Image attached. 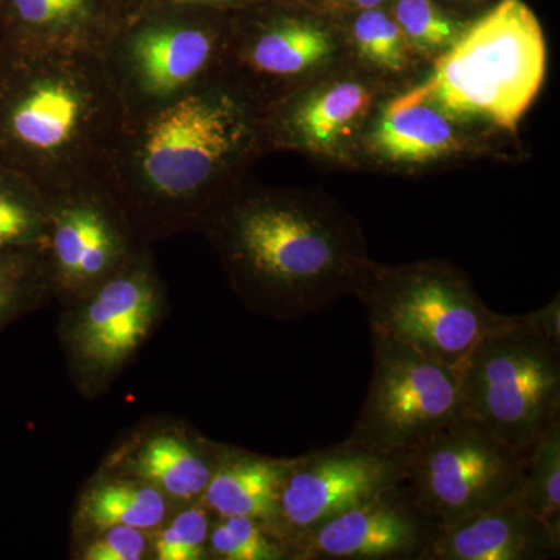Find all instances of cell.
<instances>
[{
  "mask_svg": "<svg viewBox=\"0 0 560 560\" xmlns=\"http://www.w3.org/2000/svg\"><path fill=\"white\" fill-rule=\"evenodd\" d=\"M250 313L298 320L355 293L372 257L359 220L330 195L243 180L200 230Z\"/></svg>",
  "mask_w": 560,
  "mask_h": 560,
  "instance_id": "cell-1",
  "label": "cell"
},
{
  "mask_svg": "<svg viewBox=\"0 0 560 560\" xmlns=\"http://www.w3.org/2000/svg\"><path fill=\"white\" fill-rule=\"evenodd\" d=\"M267 153L259 110L217 80L128 116L110 160L108 191L140 241L153 245L198 232Z\"/></svg>",
  "mask_w": 560,
  "mask_h": 560,
  "instance_id": "cell-2",
  "label": "cell"
},
{
  "mask_svg": "<svg viewBox=\"0 0 560 560\" xmlns=\"http://www.w3.org/2000/svg\"><path fill=\"white\" fill-rule=\"evenodd\" d=\"M128 114L102 51L0 54V165L49 205L108 190Z\"/></svg>",
  "mask_w": 560,
  "mask_h": 560,
  "instance_id": "cell-3",
  "label": "cell"
},
{
  "mask_svg": "<svg viewBox=\"0 0 560 560\" xmlns=\"http://www.w3.org/2000/svg\"><path fill=\"white\" fill-rule=\"evenodd\" d=\"M547 40L525 0H499L415 86L445 109L517 139L544 86Z\"/></svg>",
  "mask_w": 560,
  "mask_h": 560,
  "instance_id": "cell-4",
  "label": "cell"
},
{
  "mask_svg": "<svg viewBox=\"0 0 560 560\" xmlns=\"http://www.w3.org/2000/svg\"><path fill=\"white\" fill-rule=\"evenodd\" d=\"M464 418L515 451L560 419L559 294L539 311L508 315L459 368Z\"/></svg>",
  "mask_w": 560,
  "mask_h": 560,
  "instance_id": "cell-5",
  "label": "cell"
},
{
  "mask_svg": "<svg viewBox=\"0 0 560 560\" xmlns=\"http://www.w3.org/2000/svg\"><path fill=\"white\" fill-rule=\"evenodd\" d=\"M353 296L383 335L459 370L471 349L508 315L481 300L470 276L444 259L368 265Z\"/></svg>",
  "mask_w": 560,
  "mask_h": 560,
  "instance_id": "cell-6",
  "label": "cell"
},
{
  "mask_svg": "<svg viewBox=\"0 0 560 560\" xmlns=\"http://www.w3.org/2000/svg\"><path fill=\"white\" fill-rule=\"evenodd\" d=\"M116 21L103 58L128 116L150 113L219 80L231 20L219 10L162 5Z\"/></svg>",
  "mask_w": 560,
  "mask_h": 560,
  "instance_id": "cell-7",
  "label": "cell"
},
{
  "mask_svg": "<svg viewBox=\"0 0 560 560\" xmlns=\"http://www.w3.org/2000/svg\"><path fill=\"white\" fill-rule=\"evenodd\" d=\"M167 312V287L151 246L97 289L62 305L58 340L80 396H103L160 329Z\"/></svg>",
  "mask_w": 560,
  "mask_h": 560,
  "instance_id": "cell-8",
  "label": "cell"
},
{
  "mask_svg": "<svg viewBox=\"0 0 560 560\" xmlns=\"http://www.w3.org/2000/svg\"><path fill=\"white\" fill-rule=\"evenodd\" d=\"M349 62L345 24L316 10L280 9L231 20L219 81L259 110Z\"/></svg>",
  "mask_w": 560,
  "mask_h": 560,
  "instance_id": "cell-9",
  "label": "cell"
},
{
  "mask_svg": "<svg viewBox=\"0 0 560 560\" xmlns=\"http://www.w3.org/2000/svg\"><path fill=\"white\" fill-rule=\"evenodd\" d=\"M366 399L346 440L388 455H410L464 419L459 370L372 334Z\"/></svg>",
  "mask_w": 560,
  "mask_h": 560,
  "instance_id": "cell-10",
  "label": "cell"
},
{
  "mask_svg": "<svg viewBox=\"0 0 560 560\" xmlns=\"http://www.w3.org/2000/svg\"><path fill=\"white\" fill-rule=\"evenodd\" d=\"M526 451H515L464 418L407 455L401 481L444 528L514 500L522 489Z\"/></svg>",
  "mask_w": 560,
  "mask_h": 560,
  "instance_id": "cell-11",
  "label": "cell"
},
{
  "mask_svg": "<svg viewBox=\"0 0 560 560\" xmlns=\"http://www.w3.org/2000/svg\"><path fill=\"white\" fill-rule=\"evenodd\" d=\"M390 90L346 62L275 103L260 116L265 145L357 171L361 139Z\"/></svg>",
  "mask_w": 560,
  "mask_h": 560,
  "instance_id": "cell-12",
  "label": "cell"
},
{
  "mask_svg": "<svg viewBox=\"0 0 560 560\" xmlns=\"http://www.w3.org/2000/svg\"><path fill=\"white\" fill-rule=\"evenodd\" d=\"M510 136L463 119L415 86L393 92L364 131L357 171L420 175L506 153Z\"/></svg>",
  "mask_w": 560,
  "mask_h": 560,
  "instance_id": "cell-13",
  "label": "cell"
},
{
  "mask_svg": "<svg viewBox=\"0 0 560 560\" xmlns=\"http://www.w3.org/2000/svg\"><path fill=\"white\" fill-rule=\"evenodd\" d=\"M407 456L361 447L349 440L291 458L268 530L289 548L320 523L399 482Z\"/></svg>",
  "mask_w": 560,
  "mask_h": 560,
  "instance_id": "cell-14",
  "label": "cell"
},
{
  "mask_svg": "<svg viewBox=\"0 0 560 560\" xmlns=\"http://www.w3.org/2000/svg\"><path fill=\"white\" fill-rule=\"evenodd\" d=\"M108 190L81 191L50 205L51 293L60 305L80 300L147 248Z\"/></svg>",
  "mask_w": 560,
  "mask_h": 560,
  "instance_id": "cell-15",
  "label": "cell"
},
{
  "mask_svg": "<svg viewBox=\"0 0 560 560\" xmlns=\"http://www.w3.org/2000/svg\"><path fill=\"white\" fill-rule=\"evenodd\" d=\"M440 529L400 480L316 526L294 560H425Z\"/></svg>",
  "mask_w": 560,
  "mask_h": 560,
  "instance_id": "cell-16",
  "label": "cell"
},
{
  "mask_svg": "<svg viewBox=\"0 0 560 560\" xmlns=\"http://www.w3.org/2000/svg\"><path fill=\"white\" fill-rule=\"evenodd\" d=\"M559 552L560 533L515 497L441 528L425 560H544Z\"/></svg>",
  "mask_w": 560,
  "mask_h": 560,
  "instance_id": "cell-17",
  "label": "cell"
},
{
  "mask_svg": "<svg viewBox=\"0 0 560 560\" xmlns=\"http://www.w3.org/2000/svg\"><path fill=\"white\" fill-rule=\"evenodd\" d=\"M223 448L215 442L194 440L186 431H156L117 455L102 475L145 482L175 503H198Z\"/></svg>",
  "mask_w": 560,
  "mask_h": 560,
  "instance_id": "cell-18",
  "label": "cell"
},
{
  "mask_svg": "<svg viewBox=\"0 0 560 560\" xmlns=\"http://www.w3.org/2000/svg\"><path fill=\"white\" fill-rule=\"evenodd\" d=\"M114 24L98 9L97 0H0V54L103 51Z\"/></svg>",
  "mask_w": 560,
  "mask_h": 560,
  "instance_id": "cell-19",
  "label": "cell"
},
{
  "mask_svg": "<svg viewBox=\"0 0 560 560\" xmlns=\"http://www.w3.org/2000/svg\"><path fill=\"white\" fill-rule=\"evenodd\" d=\"M290 463L291 458H271L224 445L201 503L213 517L242 515L268 528Z\"/></svg>",
  "mask_w": 560,
  "mask_h": 560,
  "instance_id": "cell-20",
  "label": "cell"
},
{
  "mask_svg": "<svg viewBox=\"0 0 560 560\" xmlns=\"http://www.w3.org/2000/svg\"><path fill=\"white\" fill-rule=\"evenodd\" d=\"M345 24L349 62L390 90H405L429 72L388 11H352Z\"/></svg>",
  "mask_w": 560,
  "mask_h": 560,
  "instance_id": "cell-21",
  "label": "cell"
},
{
  "mask_svg": "<svg viewBox=\"0 0 560 560\" xmlns=\"http://www.w3.org/2000/svg\"><path fill=\"white\" fill-rule=\"evenodd\" d=\"M173 503L165 493L145 482L102 475L81 495L75 533L83 537L109 526L156 533L171 517Z\"/></svg>",
  "mask_w": 560,
  "mask_h": 560,
  "instance_id": "cell-22",
  "label": "cell"
},
{
  "mask_svg": "<svg viewBox=\"0 0 560 560\" xmlns=\"http://www.w3.org/2000/svg\"><path fill=\"white\" fill-rule=\"evenodd\" d=\"M50 301L47 246L0 250V331Z\"/></svg>",
  "mask_w": 560,
  "mask_h": 560,
  "instance_id": "cell-23",
  "label": "cell"
},
{
  "mask_svg": "<svg viewBox=\"0 0 560 560\" xmlns=\"http://www.w3.org/2000/svg\"><path fill=\"white\" fill-rule=\"evenodd\" d=\"M50 205L28 180L0 165V250L46 245Z\"/></svg>",
  "mask_w": 560,
  "mask_h": 560,
  "instance_id": "cell-24",
  "label": "cell"
},
{
  "mask_svg": "<svg viewBox=\"0 0 560 560\" xmlns=\"http://www.w3.org/2000/svg\"><path fill=\"white\" fill-rule=\"evenodd\" d=\"M517 500L560 533V419L552 420L526 451Z\"/></svg>",
  "mask_w": 560,
  "mask_h": 560,
  "instance_id": "cell-25",
  "label": "cell"
},
{
  "mask_svg": "<svg viewBox=\"0 0 560 560\" xmlns=\"http://www.w3.org/2000/svg\"><path fill=\"white\" fill-rule=\"evenodd\" d=\"M390 16L412 50L430 66L451 49L470 24L442 10L434 0H394Z\"/></svg>",
  "mask_w": 560,
  "mask_h": 560,
  "instance_id": "cell-26",
  "label": "cell"
},
{
  "mask_svg": "<svg viewBox=\"0 0 560 560\" xmlns=\"http://www.w3.org/2000/svg\"><path fill=\"white\" fill-rule=\"evenodd\" d=\"M208 559L291 560L289 548L250 517L219 518L212 523L208 539Z\"/></svg>",
  "mask_w": 560,
  "mask_h": 560,
  "instance_id": "cell-27",
  "label": "cell"
},
{
  "mask_svg": "<svg viewBox=\"0 0 560 560\" xmlns=\"http://www.w3.org/2000/svg\"><path fill=\"white\" fill-rule=\"evenodd\" d=\"M213 514L201 503L180 510L154 534L151 555L156 560L208 559V539Z\"/></svg>",
  "mask_w": 560,
  "mask_h": 560,
  "instance_id": "cell-28",
  "label": "cell"
},
{
  "mask_svg": "<svg viewBox=\"0 0 560 560\" xmlns=\"http://www.w3.org/2000/svg\"><path fill=\"white\" fill-rule=\"evenodd\" d=\"M80 541L77 558L83 560H140L151 548L150 533L131 526H109L80 537Z\"/></svg>",
  "mask_w": 560,
  "mask_h": 560,
  "instance_id": "cell-29",
  "label": "cell"
},
{
  "mask_svg": "<svg viewBox=\"0 0 560 560\" xmlns=\"http://www.w3.org/2000/svg\"><path fill=\"white\" fill-rule=\"evenodd\" d=\"M243 0H160L162 5L194 7V9L232 10L241 5Z\"/></svg>",
  "mask_w": 560,
  "mask_h": 560,
  "instance_id": "cell-30",
  "label": "cell"
},
{
  "mask_svg": "<svg viewBox=\"0 0 560 560\" xmlns=\"http://www.w3.org/2000/svg\"><path fill=\"white\" fill-rule=\"evenodd\" d=\"M388 0H349L350 11L381 9Z\"/></svg>",
  "mask_w": 560,
  "mask_h": 560,
  "instance_id": "cell-31",
  "label": "cell"
}]
</instances>
